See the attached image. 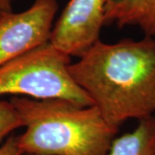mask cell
I'll return each mask as SVG.
<instances>
[{"instance_id": "cell-5", "label": "cell", "mask_w": 155, "mask_h": 155, "mask_svg": "<svg viewBox=\"0 0 155 155\" xmlns=\"http://www.w3.org/2000/svg\"><path fill=\"white\" fill-rule=\"evenodd\" d=\"M107 0H70L54 24L49 42L70 57H79L100 40Z\"/></svg>"}, {"instance_id": "cell-2", "label": "cell", "mask_w": 155, "mask_h": 155, "mask_svg": "<svg viewBox=\"0 0 155 155\" xmlns=\"http://www.w3.org/2000/svg\"><path fill=\"white\" fill-rule=\"evenodd\" d=\"M25 127L17 136L22 153L107 155L119 127L106 122L94 105L64 99L11 97Z\"/></svg>"}, {"instance_id": "cell-10", "label": "cell", "mask_w": 155, "mask_h": 155, "mask_svg": "<svg viewBox=\"0 0 155 155\" xmlns=\"http://www.w3.org/2000/svg\"><path fill=\"white\" fill-rule=\"evenodd\" d=\"M17 0H0V11L11 12L13 11V5Z\"/></svg>"}, {"instance_id": "cell-6", "label": "cell", "mask_w": 155, "mask_h": 155, "mask_svg": "<svg viewBox=\"0 0 155 155\" xmlns=\"http://www.w3.org/2000/svg\"><path fill=\"white\" fill-rule=\"evenodd\" d=\"M134 26L145 36L155 37V0H107L104 25Z\"/></svg>"}, {"instance_id": "cell-1", "label": "cell", "mask_w": 155, "mask_h": 155, "mask_svg": "<svg viewBox=\"0 0 155 155\" xmlns=\"http://www.w3.org/2000/svg\"><path fill=\"white\" fill-rule=\"evenodd\" d=\"M68 70L112 126L155 113V37L99 40Z\"/></svg>"}, {"instance_id": "cell-12", "label": "cell", "mask_w": 155, "mask_h": 155, "mask_svg": "<svg viewBox=\"0 0 155 155\" xmlns=\"http://www.w3.org/2000/svg\"><path fill=\"white\" fill-rule=\"evenodd\" d=\"M2 13H4V12H1V11H0V17H1V15H2Z\"/></svg>"}, {"instance_id": "cell-11", "label": "cell", "mask_w": 155, "mask_h": 155, "mask_svg": "<svg viewBox=\"0 0 155 155\" xmlns=\"http://www.w3.org/2000/svg\"><path fill=\"white\" fill-rule=\"evenodd\" d=\"M22 155H33V154H28V153H22Z\"/></svg>"}, {"instance_id": "cell-13", "label": "cell", "mask_w": 155, "mask_h": 155, "mask_svg": "<svg viewBox=\"0 0 155 155\" xmlns=\"http://www.w3.org/2000/svg\"><path fill=\"white\" fill-rule=\"evenodd\" d=\"M152 155H155V151H154V153H153V154Z\"/></svg>"}, {"instance_id": "cell-8", "label": "cell", "mask_w": 155, "mask_h": 155, "mask_svg": "<svg viewBox=\"0 0 155 155\" xmlns=\"http://www.w3.org/2000/svg\"><path fill=\"white\" fill-rule=\"evenodd\" d=\"M22 127V120L12 103L0 99V146L14 130Z\"/></svg>"}, {"instance_id": "cell-3", "label": "cell", "mask_w": 155, "mask_h": 155, "mask_svg": "<svg viewBox=\"0 0 155 155\" xmlns=\"http://www.w3.org/2000/svg\"><path fill=\"white\" fill-rule=\"evenodd\" d=\"M71 57L50 42L0 66V97L64 99L82 106L93 102L74 82L68 67Z\"/></svg>"}, {"instance_id": "cell-7", "label": "cell", "mask_w": 155, "mask_h": 155, "mask_svg": "<svg viewBox=\"0 0 155 155\" xmlns=\"http://www.w3.org/2000/svg\"><path fill=\"white\" fill-rule=\"evenodd\" d=\"M155 151V117L139 120L132 132L115 138L107 155H152Z\"/></svg>"}, {"instance_id": "cell-9", "label": "cell", "mask_w": 155, "mask_h": 155, "mask_svg": "<svg viewBox=\"0 0 155 155\" xmlns=\"http://www.w3.org/2000/svg\"><path fill=\"white\" fill-rule=\"evenodd\" d=\"M22 152L18 145L17 136L10 135L0 146V155H22Z\"/></svg>"}, {"instance_id": "cell-4", "label": "cell", "mask_w": 155, "mask_h": 155, "mask_svg": "<svg viewBox=\"0 0 155 155\" xmlns=\"http://www.w3.org/2000/svg\"><path fill=\"white\" fill-rule=\"evenodd\" d=\"M57 11V0H35L25 11L2 13L0 66L49 42Z\"/></svg>"}]
</instances>
